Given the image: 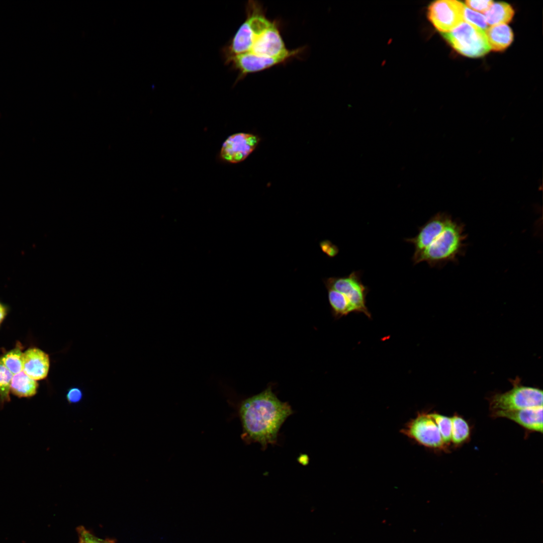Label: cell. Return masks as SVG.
<instances>
[{
    "instance_id": "obj_1",
    "label": "cell",
    "mask_w": 543,
    "mask_h": 543,
    "mask_svg": "<svg viewBox=\"0 0 543 543\" xmlns=\"http://www.w3.org/2000/svg\"><path fill=\"white\" fill-rule=\"evenodd\" d=\"M293 413L289 403L279 400L268 387L240 403L242 439L247 444L258 443L263 449L276 444L282 426Z\"/></svg>"
},
{
    "instance_id": "obj_2",
    "label": "cell",
    "mask_w": 543,
    "mask_h": 543,
    "mask_svg": "<svg viewBox=\"0 0 543 543\" xmlns=\"http://www.w3.org/2000/svg\"><path fill=\"white\" fill-rule=\"evenodd\" d=\"M466 238L464 225L450 216L432 227L424 241L422 251L412 260L414 264L426 262L430 267L455 261L464 253Z\"/></svg>"
},
{
    "instance_id": "obj_3",
    "label": "cell",
    "mask_w": 543,
    "mask_h": 543,
    "mask_svg": "<svg viewBox=\"0 0 543 543\" xmlns=\"http://www.w3.org/2000/svg\"><path fill=\"white\" fill-rule=\"evenodd\" d=\"M246 18L234 36L221 49L224 63L231 58L249 51L253 43L272 23L258 2L249 1L246 5Z\"/></svg>"
},
{
    "instance_id": "obj_4",
    "label": "cell",
    "mask_w": 543,
    "mask_h": 543,
    "mask_svg": "<svg viewBox=\"0 0 543 543\" xmlns=\"http://www.w3.org/2000/svg\"><path fill=\"white\" fill-rule=\"evenodd\" d=\"M442 35L457 51L466 56H482L490 50L485 31L467 22Z\"/></svg>"
},
{
    "instance_id": "obj_5",
    "label": "cell",
    "mask_w": 543,
    "mask_h": 543,
    "mask_svg": "<svg viewBox=\"0 0 543 543\" xmlns=\"http://www.w3.org/2000/svg\"><path fill=\"white\" fill-rule=\"evenodd\" d=\"M542 391L538 388L522 386L518 381L503 393L496 394L489 400L492 412L513 411L542 406Z\"/></svg>"
},
{
    "instance_id": "obj_6",
    "label": "cell",
    "mask_w": 543,
    "mask_h": 543,
    "mask_svg": "<svg viewBox=\"0 0 543 543\" xmlns=\"http://www.w3.org/2000/svg\"><path fill=\"white\" fill-rule=\"evenodd\" d=\"M361 272L353 271L343 277H330L324 280L326 288L333 289L343 294L354 309L371 319L372 315L366 305V297L369 291L361 280Z\"/></svg>"
},
{
    "instance_id": "obj_7",
    "label": "cell",
    "mask_w": 543,
    "mask_h": 543,
    "mask_svg": "<svg viewBox=\"0 0 543 543\" xmlns=\"http://www.w3.org/2000/svg\"><path fill=\"white\" fill-rule=\"evenodd\" d=\"M305 47L292 49L287 54L275 57L256 56L250 53H243L233 56L225 63L226 65L238 72L236 82L241 80L247 75L260 72L273 66L284 64L295 57L299 56L304 50Z\"/></svg>"
},
{
    "instance_id": "obj_8",
    "label": "cell",
    "mask_w": 543,
    "mask_h": 543,
    "mask_svg": "<svg viewBox=\"0 0 543 543\" xmlns=\"http://www.w3.org/2000/svg\"><path fill=\"white\" fill-rule=\"evenodd\" d=\"M402 432L426 447L443 450L446 447L436 423L429 413H418L414 419L407 423Z\"/></svg>"
},
{
    "instance_id": "obj_9",
    "label": "cell",
    "mask_w": 543,
    "mask_h": 543,
    "mask_svg": "<svg viewBox=\"0 0 543 543\" xmlns=\"http://www.w3.org/2000/svg\"><path fill=\"white\" fill-rule=\"evenodd\" d=\"M465 8L464 4L458 1H436L429 6L427 17L438 31L446 33L464 22Z\"/></svg>"
},
{
    "instance_id": "obj_10",
    "label": "cell",
    "mask_w": 543,
    "mask_h": 543,
    "mask_svg": "<svg viewBox=\"0 0 543 543\" xmlns=\"http://www.w3.org/2000/svg\"><path fill=\"white\" fill-rule=\"evenodd\" d=\"M259 141V138L252 134H234L228 137L223 143L220 157L223 160L229 163L240 162L253 151Z\"/></svg>"
},
{
    "instance_id": "obj_11",
    "label": "cell",
    "mask_w": 543,
    "mask_h": 543,
    "mask_svg": "<svg viewBox=\"0 0 543 543\" xmlns=\"http://www.w3.org/2000/svg\"><path fill=\"white\" fill-rule=\"evenodd\" d=\"M290 51L285 45L279 24L273 21L272 24L260 34L249 51L245 53L258 56L275 57L285 55Z\"/></svg>"
},
{
    "instance_id": "obj_12",
    "label": "cell",
    "mask_w": 543,
    "mask_h": 543,
    "mask_svg": "<svg viewBox=\"0 0 543 543\" xmlns=\"http://www.w3.org/2000/svg\"><path fill=\"white\" fill-rule=\"evenodd\" d=\"M492 417L510 419L525 429L542 432V406L513 411L492 412Z\"/></svg>"
},
{
    "instance_id": "obj_13",
    "label": "cell",
    "mask_w": 543,
    "mask_h": 543,
    "mask_svg": "<svg viewBox=\"0 0 543 543\" xmlns=\"http://www.w3.org/2000/svg\"><path fill=\"white\" fill-rule=\"evenodd\" d=\"M50 368L49 355L42 350L31 348L23 353V371L34 380L45 379Z\"/></svg>"
},
{
    "instance_id": "obj_14",
    "label": "cell",
    "mask_w": 543,
    "mask_h": 543,
    "mask_svg": "<svg viewBox=\"0 0 543 543\" xmlns=\"http://www.w3.org/2000/svg\"><path fill=\"white\" fill-rule=\"evenodd\" d=\"M490 49L502 51L510 45L513 41V34L506 24L492 26L485 31Z\"/></svg>"
},
{
    "instance_id": "obj_15",
    "label": "cell",
    "mask_w": 543,
    "mask_h": 543,
    "mask_svg": "<svg viewBox=\"0 0 543 543\" xmlns=\"http://www.w3.org/2000/svg\"><path fill=\"white\" fill-rule=\"evenodd\" d=\"M38 384L27 376L23 371L13 376L11 384V391L19 397H29L35 395Z\"/></svg>"
},
{
    "instance_id": "obj_16",
    "label": "cell",
    "mask_w": 543,
    "mask_h": 543,
    "mask_svg": "<svg viewBox=\"0 0 543 543\" xmlns=\"http://www.w3.org/2000/svg\"><path fill=\"white\" fill-rule=\"evenodd\" d=\"M514 11L511 6L504 2L493 3L485 13L487 24L492 26L505 24L512 19Z\"/></svg>"
},
{
    "instance_id": "obj_17",
    "label": "cell",
    "mask_w": 543,
    "mask_h": 543,
    "mask_svg": "<svg viewBox=\"0 0 543 543\" xmlns=\"http://www.w3.org/2000/svg\"><path fill=\"white\" fill-rule=\"evenodd\" d=\"M326 289L328 301L335 317L340 318L351 312H355L354 308L343 294L332 288Z\"/></svg>"
},
{
    "instance_id": "obj_18",
    "label": "cell",
    "mask_w": 543,
    "mask_h": 543,
    "mask_svg": "<svg viewBox=\"0 0 543 543\" xmlns=\"http://www.w3.org/2000/svg\"><path fill=\"white\" fill-rule=\"evenodd\" d=\"M451 419V441L456 445L462 444L470 436V426L467 421L459 415H454Z\"/></svg>"
},
{
    "instance_id": "obj_19",
    "label": "cell",
    "mask_w": 543,
    "mask_h": 543,
    "mask_svg": "<svg viewBox=\"0 0 543 543\" xmlns=\"http://www.w3.org/2000/svg\"><path fill=\"white\" fill-rule=\"evenodd\" d=\"M23 355L21 349L16 347L0 358V361L14 375L23 371Z\"/></svg>"
},
{
    "instance_id": "obj_20",
    "label": "cell",
    "mask_w": 543,
    "mask_h": 543,
    "mask_svg": "<svg viewBox=\"0 0 543 543\" xmlns=\"http://www.w3.org/2000/svg\"><path fill=\"white\" fill-rule=\"evenodd\" d=\"M430 416L436 423L443 441L445 445L449 444L451 436V417L433 412L429 413Z\"/></svg>"
},
{
    "instance_id": "obj_21",
    "label": "cell",
    "mask_w": 543,
    "mask_h": 543,
    "mask_svg": "<svg viewBox=\"0 0 543 543\" xmlns=\"http://www.w3.org/2000/svg\"><path fill=\"white\" fill-rule=\"evenodd\" d=\"M13 376L0 361V399L2 402L10 400L11 384Z\"/></svg>"
},
{
    "instance_id": "obj_22",
    "label": "cell",
    "mask_w": 543,
    "mask_h": 543,
    "mask_svg": "<svg viewBox=\"0 0 543 543\" xmlns=\"http://www.w3.org/2000/svg\"><path fill=\"white\" fill-rule=\"evenodd\" d=\"M76 531L82 543H116V540L114 538H107L103 539L99 538L89 530L86 529L83 526L80 525L76 527Z\"/></svg>"
},
{
    "instance_id": "obj_23",
    "label": "cell",
    "mask_w": 543,
    "mask_h": 543,
    "mask_svg": "<svg viewBox=\"0 0 543 543\" xmlns=\"http://www.w3.org/2000/svg\"><path fill=\"white\" fill-rule=\"evenodd\" d=\"M464 19L466 20V22L481 29L484 31L488 28L484 16L466 7L464 12Z\"/></svg>"
},
{
    "instance_id": "obj_24",
    "label": "cell",
    "mask_w": 543,
    "mask_h": 543,
    "mask_svg": "<svg viewBox=\"0 0 543 543\" xmlns=\"http://www.w3.org/2000/svg\"><path fill=\"white\" fill-rule=\"evenodd\" d=\"M83 397L82 390L78 387L69 388L66 393L65 398L69 404H75L80 402Z\"/></svg>"
},
{
    "instance_id": "obj_25",
    "label": "cell",
    "mask_w": 543,
    "mask_h": 543,
    "mask_svg": "<svg viewBox=\"0 0 543 543\" xmlns=\"http://www.w3.org/2000/svg\"><path fill=\"white\" fill-rule=\"evenodd\" d=\"M492 1H466V4L468 7L470 8L473 11H478L481 13H486L493 4Z\"/></svg>"
},
{
    "instance_id": "obj_26",
    "label": "cell",
    "mask_w": 543,
    "mask_h": 543,
    "mask_svg": "<svg viewBox=\"0 0 543 543\" xmlns=\"http://www.w3.org/2000/svg\"><path fill=\"white\" fill-rule=\"evenodd\" d=\"M321 250L329 257H333L338 252V248L328 240H324L320 243Z\"/></svg>"
},
{
    "instance_id": "obj_27",
    "label": "cell",
    "mask_w": 543,
    "mask_h": 543,
    "mask_svg": "<svg viewBox=\"0 0 543 543\" xmlns=\"http://www.w3.org/2000/svg\"><path fill=\"white\" fill-rule=\"evenodd\" d=\"M7 311L6 307L0 302V325L7 314Z\"/></svg>"
},
{
    "instance_id": "obj_28",
    "label": "cell",
    "mask_w": 543,
    "mask_h": 543,
    "mask_svg": "<svg viewBox=\"0 0 543 543\" xmlns=\"http://www.w3.org/2000/svg\"><path fill=\"white\" fill-rule=\"evenodd\" d=\"M78 543H82V541L80 539H79V541H78Z\"/></svg>"
}]
</instances>
